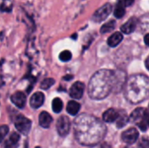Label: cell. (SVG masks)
<instances>
[{
	"label": "cell",
	"mask_w": 149,
	"mask_h": 148,
	"mask_svg": "<svg viewBox=\"0 0 149 148\" xmlns=\"http://www.w3.org/2000/svg\"><path fill=\"white\" fill-rule=\"evenodd\" d=\"M130 120L133 123L136 124L140 129L143 132L148 130V112L146 108L139 107L135 109L131 116Z\"/></svg>",
	"instance_id": "cell-4"
},
{
	"label": "cell",
	"mask_w": 149,
	"mask_h": 148,
	"mask_svg": "<svg viewBox=\"0 0 149 148\" xmlns=\"http://www.w3.org/2000/svg\"><path fill=\"white\" fill-rule=\"evenodd\" d=\"M116 26V21L115 20H110L108 21L107 23L104 24L101 28H100V33L102 34H105V33H107V32H110L112 31Z\"/></svg>",
	"instance_id": "cell-18"
},
{
	"label": "cell",
	"mask_w": 149,
	"mask_h": 148,
	"mask_svg": "<svg viewBox=\"0 0 149 148\" xmlns=\"http://www.w3.org/2000/svg\"><path fill=\"white\" fill-rule=\"evenodd\" d=\"M63 109V102L59 98H55L52 100V110L55 113H58Z\"/></svg>",
	"instance_id": "cell-20"
},
{
	"label": "cell",
	"mask_w": 149,
	"mask_h": 148,
	"mask_svg": "<svg viewBox=\"0 0 149 148\" xmlns=\"http://www.w3.org/2000/svg\"><path fill=\"white\" fill-rule=\"evenodd\" d=\"M127 121H128V117L125 113L119 115V118L117 119V126L119 128L123 127L127 123Z\"/></svg>",
	"instance_id": "cell-22"
},
{
	"label": "cell",
	"mask_w": 149,
	"mask_h": 148,
	"mask_svg": "<svg viewBox=\"0 0 149 148\" xmlns=\"http://www.w3.org/2000/svg\"><path fill=\"white\" fill-rule=\"evenodd\" d=\"M39 125L44 127V128H48L52 122V118L47 112H42L39 114Z\"/></svg>",
	"instance_id": "cell-15"
},
{
	"label": "cell",
	"mask_w": 149,
	"mask_h": 148,
	"mask_svg": "<svg viewBox=\"0 0 149 148\" xmlns=\"http://www.w3.org/2000/svg\"><path fill=\"white\" fill-rule=\"evenodd\" d=\"M137 21L138 20H137L136 17H131L123 25H121V27H120L121 32H123L125 34H131L136 28Z\"/></svg>",
	"instance_id": "cell-11"
},
{
	"label": "cell",
	"mask_w": 149,
	"mask_h": 148,
	"mask_svg": "<svg viewBox=\"0 0 149 148\" xmlns=\"http://www.w3.org/2000/svg\"><path fill=\"white\" fill-rule=\"evenodd\" d=\"M126 148H128V147H126Z\"/></svg>",
	"instance_id": "cell-31"
},
{
	"label": "cell",
	"mask_w": 149,
	"mask_h": 148,
	"mask_svg": "<svg viewBox=\"0 0 149 148\" xmlns=\"http://www.w3.org/2000/svg\"><path fill=\"white\" fill-rule=\"evenodd\" d=\"M54 83H55V80H54L53 79H51V78L45 79H44V80L41 82L40 87H41V89H43V90H47V89H49L51 86H52V85H54Z\"/></svg>",
	"instance_id": "cell-21"
},
{
	"label": "cell",
	"mask_w": 149,
	"mask_h": 148,
	"mask_svg": "<svg viewBox=\"0 0 149 148\" xmlns=\"http://www.w3.org/2000/svg\"><path fill=\"white\" fill-rule=\"evenodd\" d=\"M0 37H1V33H0Z\"/></svg>",
	"instance_id": "cell-30"
},
{
	"label": "cell",
	"mask_w": 149,
	"mask_h": 148,
	"mask_svg": "<svg viewBox=\"0 0 149 148\" xmlns=\"http://www.w3.org/2000/svg\"><path fill=\"white\" fill-rule=\"evenodd\" d=\"M10 99H11V102L18 108H23L26 102L25 94L22 92H17L14 94H12Z\"/></svg>",
	"instance_id": "cell-10"
},
{
	"label": "cell",
	"mask_w": 149,
	"mask_h": 148,
	"mask_svg": "<svg viewBox=\"0 0 149 148\" xmlns=\"http://www.w3.org/2000/svg\"><path fill=\"white\" fill-rule=\"evenodd\" d=\"M9 132V127L5 125L3 126H0V143L3 141V140L4 139V137L6 136V134Z\"/></svg>",
	"instance_id": "cell-25"
},
{
	"label": "cell",
	"mask_w": 149,
	"mask_h": 148,
	"mask_svg": "<svg viewBox=\"0 0 149 148\" xmlns=\"http://www.w3.org/2000/svg\"><path fill=\"white\" fill-rule=\"evenodd\" d=\"M119 115V113L115 109L110 108L103 113V120L107 123H113L117 120Z\"/></svg>",
	"instance_id": "cell-13"
},
{
	"label": "cell",
	"mask_w": 149,
	"mask_h": 148,
	"mask_svg": "<svg viewBox=\"0 0 149 148\" xmlns=\"http://www.w3.org/2000/svg\"><path fill=\"white\" fill-rule=\"evenodd\" d=\"M149 147V143H148V138H143L141 140V142H140V144H139V146H138V148H148Z\"/></svg>",
	"instance_id": "cell-26"
},
{
	"label": "cell",
	"mask_w": 149,
	"mask_h": 148,
	"mask_svg": "<svg viewBox=\"0 0 149 148\" xmlns=\"http://www.w3.org/2000/svg\"><path fill=\"white\" fill-rule=\"evenodd\" d=\"M72 58V53L70 51H63L59 54V59L63 62H67Z\"/></svg>",
	"instance_id": "cell-23"
},
{
	"label": "cell",
	"mask_w": 149,
	"mask_h": 148,
	"mask_svg": "<svg viewBox=\"0 0 149 148\" xmlns=\"http://www.w3.org/2000/svg\"><path fill=\"white\" fill-rule=\"evenodd\" d=\"M12 10V4L10 2H3L0 5V11L1 12H10Z\"/></svg>",
	"instance_id": "cell-24"
},
{
	"label": "cell",
	"mask_w": 149,
	"mask_h": 148,
	"mask_svg": "<svg viewBox=\"0 0 149 148\" xmlns=\"http://www.w3.org/2000/svg\"><path fill=\"white\" fill-rule=\"evenodd\" d=\"M73 128L76 139L85 146L98 144L104 138L107 131L100 120L88 114L79 115L74 121Z\"/></svg>",
	"instance_id": "cell-1"
},
{
	"label": "cell",
	"mask_w": 149,
	"mask_h": 148,
	"mask_svg": "<svg viewBox=\"0 0 149 148\" xmlns=\"http://www.w3.org/2000/svg\"><path fill=\"white\" fill-rule=\"evenodd\" d=\"M118 3H120V4H122L126 8V7L131 6L134 3V0H119Z\"/></svg>",
	"instance_id": "cell-27"
},
{
	"label": "cell",
	"mask_w": 149,
	"mask_h": 148,
	"mask_svg": "<svg viewBox=\"0 0 149 148\" xmlns=\"http://www.w3.org/2000/svg\"><path fill=\"white\" fill-rule=\"evenodd\" d=\"M122 39H123L122 33L120 31H116L109 37V38L107 40V44L111 47H115L122 41Z\"/></svg>",
	"instance_id": "cell-16"
},
{
	"label": "cell",
	"mask_w": 149,
	"mask_h": 148,
	"mask_svg": "<svg viewBox=\"0 0 149 148\" xmlns=\"http://www.w3.org/2000/svg\"><path fill=\"white\" fill-rule=\"evenodd\" d=\"M148 38H149V34H146V36H145V38H144V41H145V44H146L147 45H149Z\"/></svg>",
	"instance_id": "cell-28"
},
{
	"label": "cell",
	"mask_w": 149,
	"mask_h": 148,
	"mask_svg": "<svg viewBox=\"0 0 149 148\" xmlns=\"http://www.w3.org/2000/svg\"><path fill=\"white\" fill-rule=\"evenodd\" d=\"M94 148H97V147H94Z\"/></svg>",
	"instance_id": "cell-32"
},
{
	"label": "cell",
	"mask_w": 149,
	"mask_h": 148,
	"mask_svg": "<svg viewBox=\"0 0 149 148\" xmlns=\"http://www.w3.org/2000/svg\"><path fill=\"white\" fill-rule=\"evenodd\" d=\"M125 13H126V8L122 4L118 3L114 8V11H113L114 17L116 18H121L122 17H124Z\"/></svg>",
	"instance_id": "cell-19"
},
{
	"label": "cell",
	"mask_w": 149,
	"mask_h": 148,
	"mask_svg": "<svg viewBox=\"0 0 149 148\" xmlns=\"http://www.w3.org/2000/svg\"><path fill=\"white\" fill-rule=\"evenodd\" d=\"M113 11V5L111 3H105L103 6L99 8L92 17L93 21L96 23H100L107 18V17Z\"/></svg>",
	"instance_id": "cell-5"
},
{
	"label": "cell",
	"mask_w": 149,
	"mask_h": 148,
	"mask_svg": "<svg viewBox=\"0 0 149 148\" xmlns=\"http://www.w3.org/2000/svg\"><path fill=\"white\" fill-rule=\"evenodd\" d=\"M79 109H80V105L73 100L70 101L66 106V111L70 115H76L79 113Z\"/></svg>",
	"instance_id": "cell-17"
},
{
	"label": "cell",
	"mask_w": 149,
	"mask_h": 148,
	"mask_svg": "<svg viewBox=\"0 0 149 148\" xmlns=\"http://www.w3.org/2000/svg\"><path fill=\"white\" fill-rule=\"evenodd\" d=\"M45 101V96L43 94V92H36L34 93L31 97V99H30V105L32 108L34 109H37V108H39L43 103Z\"/></svg>",
	"instance_id": "cell-12"
},
{
	"label": "cell",
	"mask_w": 149,
	"mask_h": 148,
	"mask_svg": "<svg viewBox=\"0 0 149 148\" xmlns=\"http://www.w3.org/2000/svg\"><path fill=\"white\" fill-rule=\"evenodd\" d=\"M149 79L147 75L136 74L131 76L125 86V97L128 101L138 104L148 96Z\"/></svg>",
	"instance_id": "cell-3"
},
{
	"label": "cell",
	"mask_w": 149,
	"mask_h": 148,
	"mask_svg": "<svg viewBox=\"0 0 149 148\" xmlns=\"http://www.w3.org/2000/svg\"><path fill=\"white\" fill-rule=\"evenodd\" d=\"M138 138H139V133L135 128H130L125 131L121 135L122 140L127 144H134L138 140Z\"/></svg>",
	"instance_id": "cell-9"
},
{
	"label": "cell",
	"mask_w": 149,
	"mask_h": 148,
	"mask_svg": "<svg viewBox=\"0 0 149 148\" xmlns=\"http://www.w3.org/2000/svg\"><path fill=\"white\" fill-rule=\"evenodd\" d=\"M14 125L17 130L23 133V134H27L31 127V122L30 120L25 118L23 115H17L15 120H14Z\"/></svg>",
	"instance_id": "cell-6"
},
{
	"label": "cell",
	"mask_w": 149,
	"mask_h": 148,
	"mask_svg": "<svg viewBox=\"0 0 149 148\" xmlns=\"http://www.w3.org/2000/svg\"><path fill=\"white\" fill-rule=\"evenodd\" d=\"M20 140V135L17 133H11L10 138L4 142V148H17Z\"/></svg>",
	"instance_id": "cell-14"
},
{
	"label": "cell",
	"mask_w": 149,
	"mask_h": 148,
	"mask_svg": "<svg viewBox=\"0 0 149 148\" xmlns=\"http://www.w3.org/2000/svg\"><path fill=\"white\" fill-rule=\"evenodd\" d=\"M148 61H149V57H148L147 58V59H146V68L148 69V70H149V66H148Z\"/></svg>",
	"instance_id": "cell-29"
},
{
	"label": "cell",
	"mask_w": 149,
	"mask_h": 148,
	"mask_svg": "<svg viewBox=\"0 0 149 148\" xmlns=\"http://www.w3.org/2000/svg\"><path fill=\"white\" fill-rule=\"evenodd\" d=\"M70 127H71V123H70V120L67 117L61 116L58 120L57 130H58V133L60 136H62V137L66 136L69 133Z\"/></svg>",
	"instance_id": "cell-7"
},
{
	"label": "cell",
	"mask_w": 149,
	"mask_h": 148,
	"mask_svg": "<svg viewBox=\"0 0 149 148\" xmlns=\"http://www.w3.org/2000/svg\"><path fill=\"white\" fill-rule=\"evenodd\" d=\"M115 85V72L100 70L95 72L88 85V94L93 99H103L109 95Z\"/></svg>",
	"instance_id": "cell-2"
},
{
	"label": "cell",
	"mask_w": 149,
	"mask_h": 148,
	"mask_svg": "<svg viewBox=\"0 0 149 148\" xmlns=\"http://www.w3.org/2000/svg\"><path fill=\"white\" fill-rule=\"evenodd\" d=\"M85 91V85L82 82H75L70 88V96L72 99H79L82 98Z\"/></svg>",
	"instance_id": "cell-8"
}]
</instances>
